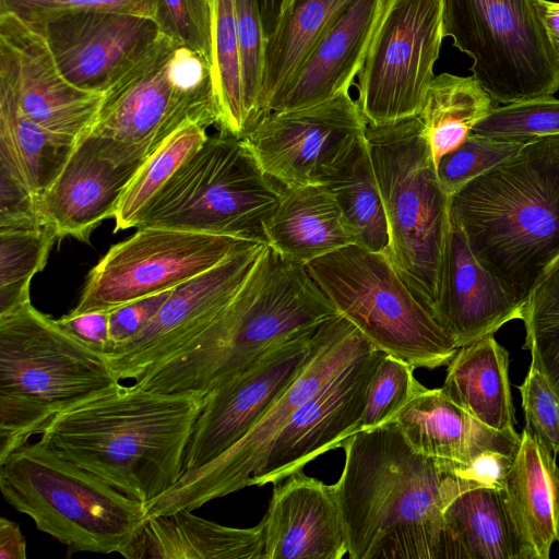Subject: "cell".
<instances>
[{
    "label": "cell",
    "instance_id": "40",
    "mask_svg": "<svg viewBox=\"0 0 559 559\" xmlns=\"http://www.w3.org/2000/svg\"><path fill=\"white\" fill-rule=\"evenodd\" d=\"M526 142L472 133L439 160L437 175L442 189L451 198L467 182L513 156Z\"/></svg>",
    "mask_w": 559,
    "mask_h": 559
},
{
    "label": "cell",
    "instance_id": "39",
    "mask_svg": "<svg viewBox=\"0 0 559 559\" xmlns=\"http://www.w3.org/2000/svg\"><path fill=\"white\" fill-rule=\"evenodd\" d=\"M414 369L405 360L385 353L382 355L369 381L358 431L394 421L423 386L415 378Z\"/></svg>",
    "mask_w": 559,
    "mask_h": 559
},
{
    "label": "cell",
    "instance_id": "33",
    "mask_svg": "<svg viewBox=\"0 0 559 559\" xmlns=\"http://www.w3.org/2000/svg\"><path fill=\"white\" fill-rule=\"evenodd\" d=\"M498 105L473 76L436 75L417 116L436 167Z\"/></svg>",
    "mask_w": 559,
    "mask_h": 559
},
{
    "label": "cell",
    "instance_id": "45",
    "mask_svg": "<svg viewBox=\"0 0 559 559\" xmlns=\"http://www.w3.org/2000/svg\"><path fill=\"white\" fill-rule=\"evenodd\" d=\"M40 226L37 197L0 167V231Z\"/></svg>",
    "mask_w": 559,
    "mask_h": 559
},
{
    "label": "cell",
    "instance_id": "24",
    "mask_svg": "<svg viewBox=\"0 0 559 559\" xmlns=\"http://www.w3.org/2000/svg\"><path fill=\"white\" fill-rule=\"evenodd\" d=\"M262 520L263 559H341L347 554L333 486L302 469L275 484Z\"/></svg>",
    "mask_w": 559,
    "mask_h": 559
},
{
    "label": "cell",
    "instance_id": "6",
    "mask_svg": "<svg viewBox=\"0 0 559 559\" xmlns=\"http://www.w3.org/2000/svg\"><path fill=\"white\" fill-rule=\"evenodd\" d=\"M0 490L13 509L71 552L120 555L147 518L145 503L39 440L25 443L0 463Z\"/></svg>",
    "mask_w": 559,
    "mask_h": 559
},
{
    "label": "cell",
    "instance_id": "8",
    "mask_svg": "<svg viewBox=\"0 0 559 559\" xmlns=\"http://www.w3.org/2000/svg\"><path fill=\"white\" fill-rule=\"evenodd\" d=\"M282 191L243 139L209 136L146 204L135 228L206 233L267 245L266 223Z\"/></svg>",
    "mask_w": 559,
    "mask_h": 559
},
{
    "label": "cell",
    "instance_id": "9",
    "mask_svg": "<svg viewBox=\"0 0 559 559\" xmlns=\"http://www.w3.org/2000/svg\"><path fill=\"white\" fill-rule=\"evenodd\" d=\"M217 121L211 67L160 33L104 91L91 133L147 159L182 127Z\"/></svg>",
    "mask_w": 559,
    "mask_h": 559
},
{
    "label": "cell",
    "instance_id": "18",
    "mask_svg": "<svg viewBox=\"0 0 559 559\" xmlns=\"http://www.w3.org/2000/svg\"><path fill=\"white\" fill-rule=\"evenodd\" d=\"M0 82L27 118L76 141L92 131L103 100V93L72 84L45 36L9 11L0 12Z\"/></svg>",
    "mask_w": 559,
    "mask_h": 559
},
{
    "label": "cell",
    "instance_id": "48",
    "mask_svg": "<svg viewBox=\"0 0 559 559\" xmlns=\"http://www.w3.org/2000/svg\"><path fill=\"white\" fill-rule=\"evenodd\" d=\"M26 539L19 524L0 518V559H25Z\"/></svg>",
    "mask_w": 559,
    "mask_h": 559
},
{
    "label": "cell",
    "instance_id": "19",
    "mask_svg": "<svg viewBox=\"0 0 559 559\" xmlns=\"http://www.w3.org/2000/svg\"><path fill=\"white\" fill-rule=\"evenodd\" d=\"M145 160L90 132L78 141L58 177L37 198L43 224L53 229L57 239L88 242L93 230L115 216L121 195Z\"/></svg>",
    "mask_w": 559,
    "mask_h": 559
},
{
    "label": "cell",
    "instance_id": "10",
    "mask_svg": "<svg viewBox=\"0 0 559 559\" xmlns=\"http://www.w3.org/2000/svg\"><path fill=\"white\" fill-rule=\"evenodd\" d=\"M306 269L337 312L376 349L426 369L448 366L459 350L385 252L349 245Z\"/></svg>",
    "mask_w": 559,
    "mask_h": 559
},
{
    "label": "cell",
    "instance_id": "2",
    "mask_svg": "<svg viewBox=\"0 0 559 559\" xmlns=\"http://www.w3.org/2000/svg\"><path fill=\"white\" fill-rule=\"evenodd\" d=\"M204 402L119 382L56 415L39 441L146 504L181 477Z\"/></svg>",
    "mask_w": 559,
    "mask_h": 559
},
{
    "label": "cell",
    "instance_id": "50",
    "mask_svg": "<svg viewBox=\"0 0 559 559\" xmlns=\"http://www.w3.org/2000/svg\"><path fill=\"white\" fill-rule=\"evenodd\" d=\"M289 1L257 0L266 39L275 33Z\"/></svg>",
    "mask_w": 559,
    "mask_h": 559
},
{
    "label": "cell",
    "instance_id": "25",
    "mask_svg": "<svg viewBox=\"0 0 559 559\" xmlns=\"http://www.w3.org/2000/svg\"><path fill=\"white\" fill-rule=\"evenodd\" d=\"M386 0H356L329 27L269 106L305 108L349 91L358 75Z\"/></svg>",
    "mask_w": 559,
    "mask_h": 559
},
{
    "label": "cell",
    "instance_id": "12",
    "mask_svg": "<svg viewBox=\"0 0 559 559\" xmlns=\"http://www.w3.org/2000/svg\"><path fill=\"white\" fill-rule=\"evenodd\" d=\"M372 348L343 316L326 320L324 336L314 355L263 417L224 453L203 466L183 472L175 485L146 503L147 518L194 511L249 487L270 442L296 411Z\"/></svg>",
    "mask_w": 559,
    "mask_h": 559
},
{
    "label": "cell",
    "instance_id": "22",
    "mask_svg": "<svg viewBox=\"0 0 559 559\" xmlns=\"http://www.w3.org/2000/svg\"><path fill=\"white\" fill-rule=\"evenodd\" d=\"M394 421L419 453L474 467L499 487L521 441L514 429L497 430L474 418L442 388L423 385Z\"/></svg>",
    "mask_w": 559,
    "mask_h": 559
},
{
    "label": "cell",
    "instance_id": "36",
    "mask_svg": "<svg viewBox=\"0 0 559 559\" xmlns=\"http://www.w3.org/2000/svg\"><path fill=\"white\" fill-rule=\"evenodd\" d=\"M206 127L192 123L173 133L140 167L121 195L115 213V229L135 227L152 198L177 168L209 138Z\"/></svg>",
    "mask_w": 559,
    "mask_h": 559
},
{
    "label": "cell",
    "instance_id": "27",
    "mask_svg": "<svg viewBox=\"0 0 559 559\" xmlns=\"http://www.w3.org/2000/svg\"><path fill=\"white\" fill-rule=\"evenodd\" d=\"M443 559H536L508 508L502 487L477 486L444 510Z\"/></svg>",
    "mask_w": 559,
    "mask_h": 559
},
{
    "label": "cell",
    "instance_id": "41",
    "mask_svg": "<svg viewBox=\"0 0 559 559\" xmlns=\"http://www.w3.org/2000/svg\"><path fill=\"white\" fill-rule=\"evenodd\" d=\"M472 133L523 141L559 134V99L549 95L498 105Z\"/></svg>",
    "mask_w": 559,
    "mask_h": 559
},
{
    "label": "cell",
    "instance_id": "47",
    "mask_svg": "<svg viewBox=\"0 0 559 559\" xmlns=\"http://www.w3.org/2000/svg\"><path fill=\"white\" fill-rule=\"evenodd\" d=\"M58 323L84 344L104 355L114 344L109 334V312L68 313L57 319Z\"/></svg>",
    "mask_w": 559,
    "mask_h": 559
},
{
    "label": "cell",
    "instance_id": "32",
    "mask_svg": "<svg viewBox=\"0 0 559 559\" xmlns=\"http://www.w3.org/2000/svg\"><path fill=\"white\" fill-rule=\"evenodd\" d=\"M356 0H290L275 33L266 39L262 86L264 116L329 27Z\"/></svg>",
    "mask_w": 559,
    "mask_h": 559
},
{
    "label": "cell",
    "instance_id": "17",
    "mask_svg": "<svg viewBox=\"0 0 559 559\" xmlns=\"http://www.w3.org/2000/svg\"><path fill=\"white\" fill-rule=\"evenodd\" d=\"M325 322L271 348L205 395L186 451L183 472L224 453L263 417L314 355Z\"/></svg>",
    "mask_w": 559,
    "mask_h": 559
},
{
    "label": "cell",
    "instance_id": "49",
    "mask_svg": "<svg viewBox=\"0 0 559 559\" xmlns=\"http://www.w3.org/2000/svg\"><path fill=\"white\" fill-rule=\"evenodd\" d=\"M542 21L559 59V2L535 0Z\"/></svg>",
    "mask_w": 559,
    "mask_h": 559
},
{
    "label": "cell",
    "instance_id": "51",
    "mask_svg": "<svg viewBox=\"0 0 559 559\" xmlns=\"http://www.w3.org/2000/svg\"><path fill=\"white\" fill-rule=\"evenodd\" d=\"M556 540L559 542V518H558L557 527H556Z\"/></svg>",
    "mask_w": 559,
    "mask_h": 559
},
{
    "label": "cell",
    "instance_id": "29",
    "mask_svg": "<svg viewBox=\"0 0 559 559\" xmlns=\"http://www.w3.org/2000/svg\"><path fill=\"white\" fill-rule=\"evenodd\" d=\"M511 515L536 559H548L559 518L556 454L522 430L515 456L502 478Z\"/></svg>",
    "mask_w": 559,
    "mask_h": 559
},
{
    "label": "cell",
    "instance_id": "5",
    "mask_svg": "<svg viewBox=\"0 0 559 559\" xmlns=\"http://www.w3.org/2000/svg\"><path fill=\"white\" fill-rule=\"evenodd\" d=\"M98 353L31 302L0 317V463L64 409L118 384Z\"/></svg>",
    "mask_w": 559,
    "mask_h": 559
},
{
    "label": "cell",
    "instance_id": "7",
    "mask_svg": "<svg viewBox=\"0 0 559 559\" xmlns=\"http://www.w3.org/2000/svg\"><path fill=\"white\" fill-rule=\"evenodd\" d=\"M389 230V260L430 311L437 300L450 225V197L442 189L418 117L367 127Z\"/></svg>",
    "mask_w": 559,
    "mask_h": 559
},
{
    "label": "cell",
    "instance_id": "28",
    "mask_svg": "<svg viewBox=\"0 0 559 559\" xmlns=\"http://www.w3.org/2000/svg\"><path fill=\"white\" fill-rule=\"evenodd\" d=\"M265 235L267 246L278 254L304 265L354 245L340 207L324 185L283 187Z\"/></svg>",
    "mask_w": 559,
    "mask_h": 559
},
{
    "label": "cell",
    "instance_id": "16",
    "mask_svg": "<svg viewBox=\"0 0 559 559\" xmlns=\"http://www.w3.org/2000/svg\"><path fill=\"white\" fill-rule=\"evenodd\" d=\"M266 246L254 242L171 289L139 333L105 355L115 378L135 381L187 349L234 299Z\"/></svg>",
    "mask_w": 559,
    "mask_h": 559
},
{
    "label": "cell",
    "instance_id": "15",
    "mask_svg": "<svg viewBox=\"0 0 559 559\" xmlns=\"http://www.w3.org/2000/svg\"><path fill=\"white\" fill-rule=\"evenodd\" d=\"M366 130L357 100L344 91L313 106L271 111L243 141L281 186L324 185Z\"/></svg>",
    "mask_w": 559,
    "mask_h": 559
},
{
    "label": "cell",
    "instance_id": "26",
    "mask_svg": "<svg viewBox=\"0 0 559 559\" xmlns=\"http://www.w3.org/2000/svg\"><path fill=\"white\" fill-rule=\"evenodd\" d=\"M128 559H263L264 522L231 527L181 510L147 518L120 554Z\"/></svg>",
    "mask_w": 559,
    "mask_h": 559
},
{
    "label": "cell",
    "instance_id": "20",
    "mask_svg": "<svg viewBox=\"0 0 559 559\" xmlns=\"http://www.w3.org/2000/svg\"><path fill=\"white\" fill-rule=\"evenodd\" d=\"M383 354L372 348L298 408L270 442L250 486L276 484L357 432L369 381Z\"/></svg>",
    "mask_w": 559,
    "mask_h": 559
},
{
    "label": "cell",
    "instance_id": "4",
    "mask_svg": "<svg viewBox=\"0 0 559 559\" xmlns=\"http://www.w3.org/2000/svg\"><path fill=\"white\" fill-rule=\"evenodd\" d=\"M338 314L306 265L266 246L210 326L181 354L134 383L157 392L206 395L271 348Z\"/></svg>",
    "mask_w": 559,
    "mask_h": 559
},
{
    "label": "cell",
    "instance_id": "23",
    "mask_svg": "<svg viewBox=\"0 0 559 559\" xmlns=\"http://www.w3.org/2000/svg\"><path fill=\"white\" fill-rule=\"evenodd\" d=\"M522 308L478 262L450 212L433 317L462 347L521 319Z\"/></svg>",
    "mask_w": 559,
    "mask_h": 559
},
{
    "label": "cell",
    "instance_id": "43",
    "mask_svg": "<svg viewBox=\"0 0 559 559\" xmlns=\"http://www.w3.org/2000/svg\"><path fill=\"white\" fill-rule=\"evenodd\" d=\"M519 390L525 418L523 430L557 455L559 452V396L545 377L532 365Z\"/></svg>",
    "mask_w": 559,
    "mask_h": 559
},
{
    "label": "cell",
    "instance_id": "46",
    "mask_svg": "<svg viewBox=\"0 0 559 559\" xmlns=\"http://www.w3.org/2000/svg\"><path fill=\"white\" fill-rule=\"evenodd\" d=\"M169 293L139 299L110 311L109 334L114 347L139 333L156 314Z\"/></svg>",
    "mask_w": 559,
    "mask_h": 559
},
{
    "label": "cell",
    "instance_id": "21",
    "mask_svg": "<svg viewBox=\"0 0 559 559\" xmlns=\"http://www.w3.org/2000/svg\"><path fill=\"white\" fill-rule=\"evenodd\" d=\"M27 22L45 36L63 75L94 93H104L162 33L154 19L111 11L61 12Z\"/></svg>",
    "mask_w": 559,
    "mask_h": 559
},
{
    "label": "cell",
    "instance_id": "1",
    "mask_svg": "<svg viewBox=\"0 0 559 559\" xmlns=\"http://www.w3.org/2000/svg\"><path fill=\"white\" fill-rule=\"evenodd\" d=\"M341 447L332 485L352 559H443L444 510L461 492L492 486L476 468L425 455L395 421Z\"/></svg>",
    "mask_w": 559,
    "mask_h": 559
},
{
    "label": "cell",
    "instance_id": "38",
    "mask_svg": "<svg viewBox=\"0 0 559 559\" xmlns=\"http://www.w3.org/2000/svg\"><path fill=\"white\" fill-rule=\"evenodd\" d=\"M56 240L46 225L0 231V317L31 302V281L45 267Z\"/></svg>",
    "mask_w": 559,
    "mask_h": 559
},
{
    "label": "cell",
    "instance_id": "31",
    "mask_svg": "<svg viewBox=\"0 0 559 559\" xmlns=\"http://www.w3.org/2000/svg\"><path fill=\"white\" fill-rule=\"evenodd\" d=\"M76 143L27 118L9 86L0 82V167L31 193L38 198L50 187Z\"/></svg>",
    "mask_w": 559,
    "mask_h": 559
},
{
    "label": "cell",
    "instance_id": "13",
    "mask_svg": "<svg viewBox=\"0 0 559 559\" xmlns=\"http://www.w3.org/2000/svg\"><path fill=\"white\" fill-rule=\"evenodd\" d=\"M443 38V0L385 1L358 73L357 104L367 127L419 115Z\"/></svg>",
    "mask_w": 559,
    "mask_h": 559
},
{
    "label": "cell",
    "instance_id": "3",
    "mask_svg": "<svg viewBox=\"0 0 559 559\" xmlns=\"http://www.w3.org/2000/svg\"><path fill=\"white\" fill-rule=\"evenodd\" d=\"M478 260L523 307L559 259V134L530 140L450 198Z\"/></svg>",
    "mask_w": 559,
    "mask_h": 559
},
{
    "label": "cell",
    "instance_id": "30",
    "mask_svg": "<svg viewBox=\"0 0 559 559\" xmlns=\"http://www.w3.org/2000/svg\"><path fill=\"white\" fill-rule=\"evenodd\" d=\"M442 389L486 426L502 431L514 429L509 355L493 334L459 348L448 365Z\"/></svg>",
    "mask_w": 559,
    "mask_h": 559
},
{
    "label": "cell",
    "instance_id": "37",
    "mask_svg": "<svg viewBox=\"0 0 559 559\" xmlns=\"http://www.w3.org/2000/svg\"><path fill=\"white\" fill-rule=\"evenodd\" d=\"M521 320L532 362L559 396V259L538 280L528 294Z\"/></svg>",
    "mask_w": 559,
    "mask_h": 559
},
{
    "label": "cell",
    "instance_id": "44",
    "mask_svg": "<svg viewBox=\"0 0 559 559\" xmlns=\"http://www.w3.org/2000/svg\"><path fill=\"white\" fill-rule=\"evenodd\" d=\"M83 10L121 12L155 20L157 0H0V12H13L27 21Z\"/></svg>",
    "mask_w": 559,
    "mask_h": 559
},
{
    "label": "cell",
    "instance_id": "35",
    "mask_svg": "<svg viewBox=\"0 0 559 559\" xmlns=\"http://www.w3.org/2000/svg\"><path fill=\"white\" fill-rule=\"evenodd\" d=\"M214 28L213 83L219 134L245 139L246 122L238 56L236 0H210Z\"/></svg>",
    "mask_w": 559,
    "mask_h": 559
},
{
    "label": "cell",
    "instance_id": "14",
    "mask_svg": "<svg viewBox=\"0 0 559 559\" xmlns=\"http://www.w3.org/2000/svg\"><path fill=\"white\" fill-rule=\"evenodd\" d=\"M254 243L159 227H140L90 271L72 314L110 312L188 282Z\"/></svg>",
    "mask_w": 559,
    "mask_h": 559
},
{
    "label": "cell",
    "instance_id": "42",
    "mask_svg": "<svg viewBox=\"0 0 559 559\" xmlns=\"http://www.w3.org/2000/svg\"><path fill=\"white\" fill-rule=\"evenodd\" d=\"M155 21L163 34L200 55L214 70V28L210 0H157Z\"/></svg>",
    "mask_w": 559,
    "mask_h": 559
},
{
    "label": "cell",
    "instance_id": "11",
    "mask_svg": "<svg viewBox=\"0 0 559 559\" xmlns=\"http://www.w3.org/2000/svg\"><path fill=\"white\" fill-rule=\"evenodd\" d=\"M443 32L497 104L559 91V59L535 0H443Z\"/></svg>",
    "mask_w": 559,
    "mask_h": 559
},
{
    "label": "cell",
    "instance_id": "34",
    "mask_svg": "<svg viewBox=\"0 0 559 559\" xmlns=\"http://www.w3.org/2000/svg\"><path fill=\"white\" fill-rule=\"evenodd\" d=\"M324 186L335 199L354 245L385 252L386 216L366 135Z\"/></svg>",
    "mask_w": 559,
    "mask_h": 559
}]
</instances>
